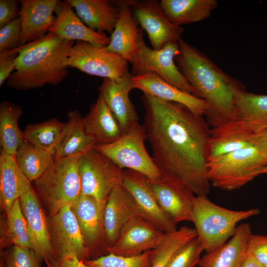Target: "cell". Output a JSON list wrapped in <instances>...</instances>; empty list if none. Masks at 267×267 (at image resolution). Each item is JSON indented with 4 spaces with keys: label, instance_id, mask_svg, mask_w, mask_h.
I'll return each instance as SVG.
<instances>
[{
    "label": "cell",
    "instance_id": "cell-1",
    "mask_svg": "<svg viewBox=\"0 0 267 267\" xmlns=\"http://www.w3.org/2000/svg\"><path fill=\"white\" fill-rule=\"evenodd\" d=\"M144 128L152 159L162 175L196 196H207L210 128L184 106L143 93Z\"/></svg>",
    "mask_w": 267,
    "mask_h": 267
},
{
    "label": "cell",
    "instance_id": "cell-2",
    "mask_svg": "<svg viewBox=\"0 0 267 267\" xmlns=\"http://www.w3.org/2000/svg\"><path fill=\"white\" fill-rule=\"evenodd\" d=\"M178 43L176 63L194 89V95L207 103L208 108L205 116L209 126L214 127L238 119L236 95L245 89V86L195 46L181 38Z\"/></svg>",
    "mask_w": 267,
    "mask_h": 267
},
{
    "label": "cell",
    "instance_id": "cell-3",
    "mask_svg": "<svg viewBox=\"0 0 267 267\" xmlns=\"http://www.w3.org/2000/svg\"><path fill=\"white\" fill-rule=\"evenodd\" d=\"M75 43L48 33L40 40L19 46L15 70L6 81L7 86L24 91L59 84L69 74L68 56Z\"/></svg>",
    "mask_w": 267,
    "mask_h": 267
},
{
    "label": "cell",
    "instance_id": "cell-4",
    "mask_svg": "<svg viewBox=\"0 0 267 267\" xmlns=\"http://www.w3.org/2000/svg\"><path fill=\"white\" fill-rule=\"evenodd\" d=\"M260 213L258 208L232 210L220 206L207 196H195L192 206V222L197 238L205 253L219 248L234 235L238 223Z\"/></svg>",
    "mask_w": 267,
    "mask_h": 267
},
{
    "label": "cell",
    "instance_id": "cell-5",
    "mask_svg": "<svg viewBox=\"0 0 267 267\" xmlns=\"http://www.w3.org/2000/svg\"><path fill=\"white\" fill-rule=\"evenodd\" d=\"M82 154L55 159L34 181L36 192L50 217L64 206H70L81 194L79 163Z\"/></svg>",
    "mask_w": 267,
    "mask_h": 267
},
{
    "label": "cell",
    "instance_id": "cell-6",
    "mask_svg": "<svg viewBox=\"0 0 267 267\" xmlns=\"http://www.w3.org/2000/svg\"><path fill=\"white\" fill-rule=\"evenodd\" d=\"M267 161L254 146L210 157L207 176L215 187L225 191L238 189L263 174Z\"/></svg>",
    "mask_w": 267,
    "mask_h": 267
},
{
    "label": "cell",
    "instance_id": "cell-7",
    "mask_svg": "<svg viewBox=\"0 0 267 267\" xmlns=\"http://www.w3.org/2000/svg\"><path fill=\"white\" fill-rule=\"evenodd\" d=\"M147 139L143 125L137 123L117 140L93 148L107 156L120 168L141 173L150 180H157L162 175L144 145Z\"/></svg>",
    "mask_w": 267,
    "mask_h": 267
},
{
    "label": "cell",
    "instance_id": "cell-8",
    "mask_svg": "<svg viewBox=\"0 0 267 267\" xmlns=\"http://www.w3.org/2000/svg\"><path fill=\"white\" fill-rule=\"evenodd\" d=\"M178 51V43H168L160 49L151 48L145 42L142 29L139 28L130 72L133 76L155 73L171 85L194 95V89L176 63Z\"/></svg>",
    "mask_w": 267,
    "mask_h": 267
},
{
    "label": "cell",
    "instance_id": "cell-9",
    "mask_svg": "<svg viewBox=\"0 0 267 267\" xmlns=\"http://www.w3.org/2000/svg\"><path fill=\"white\" fill-rule=\"evenodd\" d=\"M123 170L94 148L88 150L79 163L82 194L106 203L114 188L122 184Z\"/></svg>",
    "mask_w": 267,
    "mask_h": 267
},
{
    "label": "cell",
    "instance_id": "cell-10",
    "mask_svg": "<svg viewBox=\"0 0 267 267\" xmlns=\"http://www.w3.org/2000/svg\"><path fill=\"white\" fill-rule=\"evenodd\" d=\"M129 61L106 46L77 41L71 48L68 59L69 67L88 75L120 82L129 72Z\"/></svg>",
    "mask_w": 267,
    "mask_h": 267
},
{
    "label": "cell",
    "instance_id": "cell-11",
    "mask_svg": "<svg viewBox=\"0 0 267 267\" xmlns=\"http://www.w3.org/2000/svg\"><path fill=\"white\" fill-rule=\"evenodd\" d=\"M133 15L146 33L154 49H160L170 43H178L184 31L173 24L157 0H128Z\"/></svg>",
    "mask_w": 267,
    "mask_h": 267
},
{
    "label": "cell",
    "instance_id": "cell-12",
    "mask_svg": "<svg viewBox=\"0 0 267 267\" xmlns=\"http://www.w3.org/2000/svg\"><path fill=\"white\" fill-rule=\"evenodd\" d=\"M50 217L49 229L55 259L74 256L83 261L90 260L89 250L70 206H64Z\"/></svg>",
    "mask_w": 267,
    "mask_h": 267
},
{
    "label": "cell",
    "instance_id": "cell-13",
    "mask_svg": "<svg viewBox=\"0 0 267 267\" xmlns=\"http://www.w3.org/2000/svg\"><path fill=\"white\" fill-rule=\"evenodd\" d=\"M122 185L130 193L143 218L164 233L176 230L177 224L163 211L155 196L149 179L131 169L123 170Z\"/></svg>",
    "mask_w": 267,
    "mask_h": 267
},
{
    "label": "cell",
    "instance_id": "cell-14",
    "mask_svg": "<svg viewBox=\"0 0 267 267\" xmlns=\"http://www.w3.org/2000/svg\"><path fill=\"white\" fill-rule=\"evenodd\" d=\"M164 234L143 217H135L125 225L108 253L123 257L137 256L155 248Z\"/></svg>",
    "mask_w": 267,
    "mask_h": 267
},
{
    "label": "cell",
    "instance_id": "cell-15",
    "mask_svg": "<svg viewBox=\"0 0 267 267\" xmlns=\"http://www.w3.org/2000/svg\"><path fill=\"white\" fill-rule=\"evenodd\" d=\"M27 221L33 250L40 262L55 259L49 226L36 191L32 186L19 198Z\"/></svg>",
    "mask_w": 267,
    "mask_h": 267
},
{
    "label": "cell",
    "instance_id": "cell-16",
    "mask_svg": "<svg viewBox=\"0 0 267 267\" xmlns=\"http://www.w3.org/2000/svg\"><path fill=\"white\" fill-rule=\"evenodd\" d=\"M149 181L163 211L176 224L182 222H192L193 201L195 195L180 183L162 177Z\"/></svg>",
    "mask_w": 267,
    "mask_h": 267
},
{
    "label": "cell",
    "instance_id": "cell-17",
    "mask_svg": "<svg viewBox=\"0 0 267 267\" xmlns=\"http://www.w3.org/2000/svg\"><path fill=\"white\" fill-rule=\"evenodd\" d=\"M132 77L129 71L120 82L104 78L98 88L99 94L117 119L123 133L138 123L139 120L129 97L131 91L135 89Z\"/></svg>",
    "mask_w": 267,
    "mask_h": 267
},
{
    "label": "cell",
    "instance_id": "cell-18",
    "mask_svg": "<svg viewBox=\"0 0 267 267\" xmlns=\"http://www.w3.org/2000/svg\"><path fill=\"white\" fill-rule=\"evenodd\" d=\"M137 217L143 218L133 197L122 184L116 186L108 196L104 210L108 249L114 244L125 225Z\"/></svg>",
    "mask_w": 267,
    "mask_h": 267
},
{
    "label": "cell",
    "instance_id": "cell-19",
    "mask_svg": "<svg viewBox=\"0 0 267 267\" xmlns=\"http://www.w3.org/2000/svg\"><path fill=\"white\" fill-rule=\"evenodd\" d=\"M55 19L49 30L60 38L83 41L97 46H107L110 41L105 33L94 31L78 17L68 0H58L54 10Z\"/></svg>",
    "mask_w": 267,
    "mask_h": 267
},
{
    "label": "cell",
    "instance_id": "cell-20",
    "mask_svg": "<svg viewBox=\"0 0 267 267\" xmlns=\"http://www.w3.org/2000/svg\"><path fill=\"white\" fill-rule=\"evenodd\" d=\"M59 0H21V46L44 37L53 25Z\"/></svg>",
    "mask_w": 267,
    "mask_h": 267
},
{
    "label": "cell",
    "instance_id": "cell-21",
    "mask_svg": "<svg viewBox=\"0 0 267 267\" xmlns=\"http://www.w3.org/2000/svg\"><path fill=\"white\" fill-rule=\"evenodd\" d=\"M135 88L154 97L181 104L193 113L204 116L208 108L202 99L171 85L155 73L133 76Z\"/></svg>",
    "mask_w": 267,
    "mask_h": 267
},
{
    "label": "cell",
    "instance_id": "cell-22",
    "mask_svg": "<svg viewBox=\"0 0 267 267\" xmlns=\"http://www.w3.org/2000/svg\"><path fill=\"white\" fill-rule=\"evenodd\" d=\"M105 204L81 193L70 205L90 257L94 255L95 248L101 241L103 236L106 238L103 222Z\"/></svg>",
    "mask_w": 267,
    "mask_h": 267
},
{
    "label": "cell",
    "instance_id": "cell-23",
    "mask_svg": "<svg viewBox=\"0 0 267 267\" xmlns=\"http://www.w3.org/2000/svg\"><path fill=\"white\" fill-rule=\"evenodd\" d=\"M250 224L238 225L233 236L216 250L205 253L199 261V267H241L247 256L250 237Z\"/></svg>",
    "mask_w": 267,
    "mask_h": 267
},
{
    "label": "cell",
    "instance_id": "cell-24",
    "mask_svg": "<svg viewBox=\"0 0 267 267\" xmlns=\"http://www.w3.org/2000/svg\"><path fill=\"white\" fill-rule=\"evenodd\" d=\"M118 8L119 16L110 41L106 48L118 54L131 63L136 52V43L139 29L129 0H113Z\"/></svg>",
    "mask_w": 267,
    "mask_h": 267
},
{
    "label": "cell",
    "instance_id": "cell-25",
    "mask_svg": "<svg viewBox=\"0 0 267 267\" xmlns=\"http://www.w3.org/2000/svg\"><path fill=\"white\" fill-rule=\"evenodd\" d=\"M253 134L239 118L210 128L209 158L225 155L253 145Z\"/></svg>",
    "mask_w": 267,
    "mask_h": 267
},
{
    "label": "cell",
    "instance_id": "cell-26",
    "mask_svg": "<svg viewBox=\"0 0 267 267\" xmlns=\"http://www.w3.org/2000/svg\"><path fill=\"white\" fill-rule=\"evenodd\" d=\"M83 124L86 132L94 139L96 144L112 143L123 134L118 122L99 94L89 113L83 117Z\"/></svg>",
    "mask_w": 267,
    "mask_h": 267
},
{
    "label": "cell",
    "instance_id": "cell-27",
    "mask_svg": "<svg viewBox=\"0 0 267 267\" xmlns=\"http://www.w3.org/2000/svg\"><path fill=\"white\" fill-rule=\"evenodd\" d=\"M81 20L91 30L111 34L119 16L111 0H68Z\"/></svg>",
    "mask_w": 267,
    "mask_h": 267
},
{
    "label": "cell",
    "instance_id": "cell-28",
    "mask_svg": "<svg viewBox=\"0 0 267 267\" xmlns=\"http://www.w3.org/2000/svg\"><path fill=\"white\" fill-rule=\"evenodd\" d=\"M31 187L30 181L20 169L15 156L1 149L0 202L2 210L7 211L14 201Z\"/></svg>",
    "mask_w": 267,
    "mask_h": 267
},
{
    "label": "cell",
    "instance_id": "cell-29",
    "mask_svg": "<svg viewBox=\"0 0 267 267\" xmlns=\"http://www.w3.org/2000/svg\"><path fill=\"white\" fill-rule=\"evenodd\" d=\"M94 139L86 132L83 117L78 110H71L68 120L54 152L55 159L83 154L93 148Z\"/></svg>",
    "mask_w": 267,
    "mask_h": 267
},
{
    "label": "cell",
    "instance_id": "cell-30",
    "mask_svg": "<svg viewBox=\"0 0 267 267\" xmlns=\"http://www.w3.org/2000/svg\"><path fill=\"white\" fill-rule=\"evenodd\" d=\"M160 3L170 21L180 27L208 18L218 6L216 0H161Z\"/></svg>",
    "mask_w": 267,
    "mask_h": 267
},
{
    "label": "cell",
    "instance_id": "cell-31",
    "mask_svg": "<svg viewBox=\"0 0 267 267\" xmlns=\"http://www.w3.org/2000/svg\"><path fill=\"white\" fill-rule=\"evenodd\" d=\"M235 106L238 118L253 133L267 129V95L241 90L236 93Z\"/></svg>",
    "mask_w": 267,
    "mask_h": 267
},
{
    "label": "cell",
    "instance_id": "cell-32",
    "mask_svg": "<svg viewBox=\"0 0 267 267\" xmlns=\"http://www.w3.org/2000/svg\"><path fill=\"white\" fill-rule=\"evenodd\" d=\"M22 114V108L17 104L6 100L0 104L1 149L13 156L25 140L18 124Z\"/></svg>",
    "mask_w": 267,
    "mask_h": 267
},
{
    "label": "cell",
    "instance_id": "cell-33",
    "mask_svg": "<svg viewBox=\"0 0 267 267\" xmlns=\"http://www.w3.org/2000/svg\"><path fill=\"white\" fill-rule=\"evenodd\" d=\"M1 221V244L23 246L33 249V243L27 221L19 199L14 201Z\"/></svg>",
    "mask_w": 267,
    "mask_h": 267
},
{
    "label": "cell",
    "instance_id": "cell-34",
    "mask_svg": "<svg viewBox=\"0 0 267 267\" xmlns=\"http://www.w3.org/2000/svg\"><path fill=\"white\" fill-rule=\"evenodd\" d=\"M15 158L20 169L30 182L42 176L55 159L51 153L26 140L18 148Z\"/></svg>",
    "mask_w": 267,
    "mask_h": 267
},
{
    "label": "cell",
    "instance_id": "cell-35",
    "mask_svg": "<svg viewBox=\"0 0 267 267\" xmlns=\"http://www.w3.org/2000/svg\"><path fill=\"white\" fill-rule=\"evenodd\" d=\"M197 236L195 228L186 226L165 233L160 242L151 251V267H167L176 252Z\"/></svg>",
    "mask_w": 267,
    "mask_h": 267
},
{
    "label": "cell",
    "instance_id": "cell-36",
    "mask_svg": "<svg viewBox=\"0 0 267 267\" xmlns=\"http://www.w3.org/2000/svg\"><path fill=\"white\" fill-rule=\"evenodd\" d=\"M66 125L56 118L43 122L30 124L23 131L25 140L45 150L54 152Z\"/></svg>",
    "mask_w": 267,
    "mask_h": 267
},
{
    "label": "cell",
    "instance_id": "cell-37",
    "mask_svg": "<svg viewBox=\"0 0 267 267\" xmlns=\"http://www.w3.org/2000/svg\"><path fill=\"white\" fill-rule=\"evenodd\" d=\"M151 251L133 257L109 253L84 262L90 267H151Z\"/></svg>",
    "mask_w": 267,
    "mask_h": 267
},
{
    "label": "cell",
    "instance_id": "cell-38",
    "mask_svg": "<svg viewBox=\"0 0 267 267\" xmlns=\"http://www.w3.org/2000/svg\"><path fill=\"white\" fill-rule=\"evenodd\" d=\"M203 251L202 245L196 237L176 252L167 267H196Z\"/></svg>",
    "mask_w": 267,
    "mask_h": 267
},
{
    "label": "cell",
    "instance_id": "cell-39",
    "mask_svg": "<svg viewBox=\"0 0 267 267\" xmlns=\"http://www.w3.org/2000/svg\"><path fill=\"white\" fill-rule=\"evenodd\" d=\"M4 267H39L40 262L33 249L12 245L2 255Z\"/></svg>",
    "mask_w": 267,
    "mask_h": 267
},
{
    "label": "cell",
    "instance_id": "cell-40",
    "mask_svg": "<svg viewBox=\"0 0 267 267\" xmlns=\"http://www.w3.org/2000/svg\"><path fill=\"white\" fill-rule=\"evenodd\" d=\"M21 21L19 17L0 28V52L21 46Z\"/></svg>",
    "mask_w": 267,
    "mask_h": 267
},
{
    "label": "cell",
    "instance_id": "cell-41",
    "mask_svg": "<svg viewBox=\"0 0 267 267\" xmlns=\"http://www.w3.org/2000/svg\"><path fill=\"white\" fill-rule=\"evenodd\" d=\"M248 253L263 267H267V235L252 233L249 240Z\"/></svg>",
    "mask_w": 267,
    "mask_h": 267
},
{
    "label": "cell",
    "instance_id": "cell-42",
    "mask_svg": "<svg viewBox=\"0 0 267 267\" xmlns=\"http://www.w3.org/2000/svg\"><path fill=\"white\" fill-rule=\"evenodd\" d=\"M18 56L17 48L0 52V86L3 85L15 70L16 61Z\"/></svg>",
    "mask_w": 267,
    "mask_h": 267
},
{
    "label": "cell",
    "instance_id": "cell-43",
    "mask_svg": "<svg viewBox=\"0 0 267 267\" xmlns=\"http://www.w3.org/2000/svg\"><path fill=\"white\" fill-rule=\"evenodd\" d=\"M19 3L16 0H0V28L20 16Z\"/></svg>",
    "mask_w": 267,
    "mask_h": 267
},
{
    "label": "cell",
    "instance_id": "cell-44",
    "mask_svg": "<svg viewBox=\"0 0 267 267\" xmlns=\"http://www.w3.org/2000/svg\"><path fill=\"white\" fill-rule=\"evenodd\" d=\"M53 267H90L84 261L74 256H66L49 260Z\"/></svg>",
    "mask_w": 267,
    "mask_h": 267
},
{
    "label": "cell",
    "instance_id": "cell-45",
    "mask_svg": "<svg viewBox=\"0 0 267 267\" xmlns=\"http://www.w3.org/2000/svg\"><path fill=\"white\" fill-rule=\"evenodd\" d=\"M252 142L253 145L267 161V129L254 133Z\"/></svg>",
    "mask_w": 267,
    "mask_h": 267
},
{
    "label": "cell",
    "instance_id": "cell-46",
    "mask_svg": "<svg viewBox=\"0 0 267 267\" xmlns=\"http://www.w3.org/2000/svg\"><path fill=\"white\" fill-rule=\"evenodd\" d=\"M241 267H264L251 255L248 254Z\"/></svg>",
    "mask_w": 267,
    "mask_h": 267
},
{
    "label": "cell",
    "instance_id": "cell-47",
    "mask_svg": "<svg viewBox=\"0 0 267 267\" xmlns=\"http://www.w3.org/2000/svg\"><path fill=\"white\" fill-rule=\"evenodd\" d=\"M44 261L45 262L47 267H53L51 262L49 260L46 259Z\"/></svg>",
    "mask_w": 267,
    "mask_h": 267
},
{
    "label": "cell",
    "instance_id": "cell-48",
    "mask_svg": "<svg viewBox=\"0 0 267 267\" xmlns=\"http://www.w3.org/2000/svg\"><path fill=\"white\" fill-rule=\"evenodd\" d=\"M0 267H4L3 259L2 258V260L0 261Z\"/></svg>",
    "mask_w": 267,
    "mask_h": 267
},
{
    "label": "cell",
    "instance_id": "cell-49",
    "mask_svg": "<svg viewBox=\"0 0 267 267\" xmlns=\"http://www.w3.org/2000/svg\"><path fill=\"white\" fill-rule=\"evenodd\" d=\"M263 174H267V165L265 167L263 170Z\"/></svg>",
    "mask_w": 267,
    "mask_h": 267
}]
</instances>
